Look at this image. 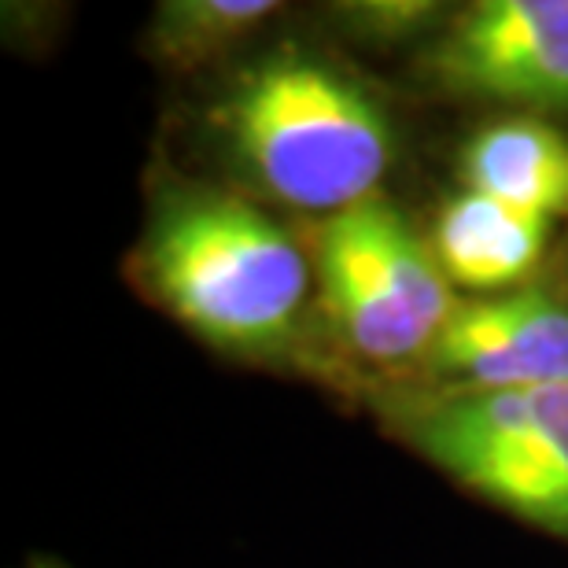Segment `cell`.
<instances>
[{
    "instance_id": "cell-1",
    "label": "cell",
    "mask_w": 568,
    "mask_h": 568,
    "mask_svg": "<svg viewBox=\"0 0 568 568\" xmlns=\"http://www.w3.org/2000/svg\"><path fill=\"white\" fill-rule=\"evenodd\" d=\"M141 277L181 325L247 355L295 333L311 288L300 244L230 196L170 203L148 230Z\"/></svg>"
},
{
    "instance_id": "cell-2",
    "label": "cell",
    "mask_w": 568,
    "mask_h": 568,
    "mask_svg": "<svg viewBox=\"0 0 568 568\" xmlns=\"http://www.w3.org/2000/svg\"><path fill=\"white\" fill-rule=\"evenodd\" d=\"M225 133L258 185L303 211L369 200L392 163V126L358 82L311 55H270L233 85Z\"/></svg>"
},
{
    "instance_id": "cell-3",
    "label": "cell",
    "mask_w": 568,
    "mask_h": 568,
    "mask_svg": "<svg viewBox=\"0 0 568 568\" xmlns=\"http://www.w3.org/2000/svg\"><path fill=\"white\" fill-rule=\"evenodd\" d=\"M450 89L531 108H568V0H484L432 52Z\"/></svg>"
},
{
    "instance_id": "cell-4",
    "label": "cell",
    "mask_w": 568,
    "mask_h": 568,
    "mask_svg": "<svg viewBox=\"0 0 568 568\" xmlns=\"http://www.w3.org/2000/svg\"><path fill=\"white\" fill-rule=\"evenodd\" d=\"M428 366L469 392H536L568 384V303L514 292L465 303L428 347Z\"/></svg>"
},
{
    "instance_id": "cell-5",
    "label": "cell",
    "mask_w": 568,
    "mask_h": 568,
    "mask_svg": "<svg viewBox=\"0 0 568 568\" xmlns=\"http://www.w3.org/2000/svg\"><path fill=\"white\" fill-rule=\"evenodd\" d=\"M317 266L328 311L355 351L373 362H406L432 347V336L395 295L351 211L325 222Z\"/></svg>"
},
{
    "instance_id": "cell-6",
    "label": "cell",
    "mask_w": 568,
    "mask_h": 568,
    "mask_svg": "<svg viewBox=\"0 0 568 568\" xmlns=\"http://www.w3.org/2000/svg\"><path fill=\"white\" fill-rule=\"evenodd\" d=\"M462 178L469 192L554 222L568 211V138L539 119L491 122L465 144Z\"/></svg>"
},
{
    "instance_id": "cell-7",
    "label": "cell",
    "mask_w": 568,
    "mask_h": 568,
    "mask_svg": "<svg viewBox=\"0 0 568 568\" xmlns=\"http://www.w3.org/2000/svg\"><path fill=\"white\" fill-rule=\"evenodd\" d=\"M547 225L550 222L465 189L436 222V258L447 281L462 288H509L536 270L547 244Z\"/></svg>"
},
{
    "instance_id": "cell-8",
    "label": "cell",
    "mask_w": 568,
    "mask_h": 568,
    "mask_svg": "<svg viewBox=\"0 0 568 568\" xmlns=\"http://www.w3.org/2000/svg\"><path fill=\"white\" fill-rule=\"evenodd\" d=\"M473 491L568 536V384L536 388V425L473 476Z\"/></svg>"
},
{
    "instance_id": "cell-9",
    "label": "cell",
    "mask_w": 568,
    "mask_h": 568,
    "mask_svg": "<svg viewBox=\"0 0 568 568\" xmlns=\"http://www.w3.org/2000/svg\"><path fill=\"white\" fill-rule=\"evenodd\" d=\"M531 425H536V392H465L458 399L432 406L410 432L428 462H436L458 484H469Z\"/></svg>"
},
{
    "instance_id": "cell-10",
    "label": "cell",
    "mask_w": 568,
    "mask_h": 568,
    "mask_svg": "<svg viewBox=\"0 0 568 568\" xmlns=\"http://www.w3.org/2000/svg\"><path fill=\"white\" fill-rule=\"evenodd\" d=\"M274 0H170L155 11L152 44L170 67H200L274 16Z\"/></svg>"
},
{
    "instance_id": "cell-11",
    "label": "cell",
    "mask_w": 568,
    "mask_h": 568,
    "mask_svg": "<svg viewBox=\"0 0 568 568\" xmlns=\"http://www.w3.org/2000/svg\"><path fill=\"white\" fill-rule=\"evenodd\" d=\"M432 11L436 4H358V8H344L347 22H355V27L366 33V38H406L410 30L425 27L432 19Z\"/></svg>"
}]
</instances>
